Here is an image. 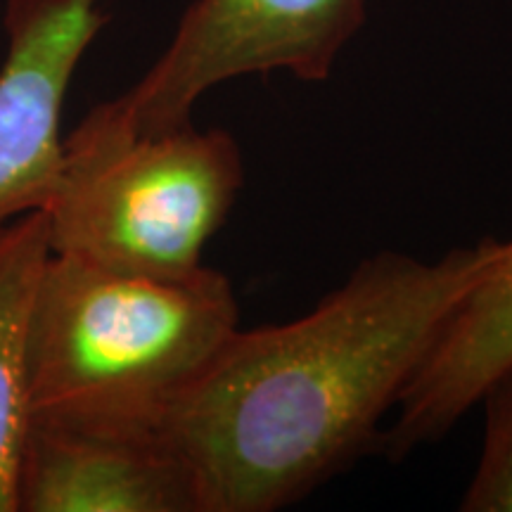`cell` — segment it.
Wrapping results in <instances>:
<instances>
[{"label":"cell","instance_id":"8","mask_svg":"<svg viewBox=\"0 0 512 512\" xmlns=\"http://www.w3.org/2000/svg\"><path fill=\"white\" fill-rule=\"evenodd\" d=\"M50 254L43 209L0 221V512H17V465L31 422L29 325Z\"/></svg>","mask_w":512,"mask_h":512},{"label":"cell","instance_id":"3","mask_svg":"<svg viewBox=\"0 0 512 512\" xmlns=\"http://www.w3.org/2000/svg\"><path fill=\"white\" fill-rule=\"evenodd\" d=\"M245 169L221 128L131 131L107 102L62 138L50 252L107 271L188 278L235 207Z\"/></svg>","mask_w":512,"mask_h":512},{"label":"cell","instance_id":"7","mask_svg":"<svg viewBox=\"0 0 512 512\" xmlns=\"http://www.w3.org/2000/svg\"><path fill=\"white\" fill-rule=\"evenodd\" d=\"M512 368V240H482L477 275L396 403L392 458L444 437Z\"/></svg>","mask_w":512,"mask_h":512},{"label":"cell","instance_id":"1","mask_svg":"<svg viewBox=\"0 0 512 512\" xmlns=\"http://www.w3.org/2000/svg\"><path fill=\"white\" fill-rule=\"evenodd\" d=\"M479 261L482 242L432 261L380 252L304 316L235 330L159 422L197 512L280 510L361 456Z\"/></svg>","mask_w":512,"mask_h":512},{"label":"cell","instance_id":"6","mask_svg":"<svg viewBox=\"0 0 512 512\" xmlns=\"http://www.w3.org/2000/svg\"><path fill=\"white\" fill-rule=\"evenodd\" d=\"M17 512H197L195 484L157 430H102L31 418Z\"/></svg>","mask_w":512,"mask_h":512},{"label":"cell","instance_id":"4","mask_svg":"<svg viewBox=\"0 0 512 512\" xmlns=\"http://www.w3.org/2000/svg\"><path fill=\"white\" fill-rule=\"evenodd\" d=\"M368 0H195L157 62L110 110L136 133L185 126L202 95L254 74L330 79Z\"/></svg>","mask_w":512,"mask_h":512},{"label":"cell","instance_id":"9","mask_svg":"<svg viewBox=\"0 0 512 512\" xmlns=\"http://www.w3.org/2000/svg\"><path fill=\"white\" fill-rule=\"evenodd\" d=\"M486 434L463 505L470 512H512V368L484 394Z\"/></svg>","mask_w":512,"mask_h":512},{"label":"cell","instance_id":"2","mask_svg":"<svg viewBox=\"0 0 512 512\" xmlns=\"http://www.w3.org/2000/svg\"><path fill=\"white\" fill-rule=\"evenodd\" d=\"M238 330L226 275L145 278L50 254L29 325L31 418L157 430Z\"/></svg>","mask_w":512,"mask_h":512},{"label":"cell","instance_id":"5","mask_svg":"<svg viewBox=\"0 0 512 512\" xmlns=\"http://www.w3.org/2000/svg\"><path fill=\"white\" fill-rule=\"evenodd\" d=\"M102 0H8L0 67V221L46 209L62 162V110L107 24Z\"/></svg>","mask_w":512,"mask_h":512}]
</instances>
